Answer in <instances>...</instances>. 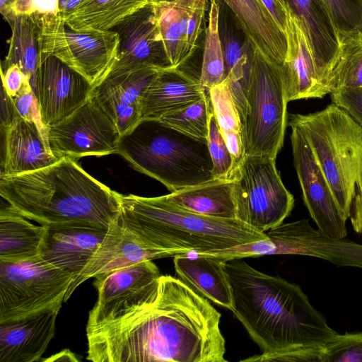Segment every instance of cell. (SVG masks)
Returning a JSON list of instances; mask_svg holds the SVG:
<instances>
[{
    "label": "cell",
    "instance_id": "6da1fadb",
    "mask_svg": "<svg viewBox=\"0 0 362 362\" xmlns=\"http://www.w3.org/2000/svg\"><path fill=\"white\" fill-rule=\"evenodd\" d=\"M221 313L178 277L162 275L156 293L86 328L93 362H226Z\"/></svg>",
    "mask_w": 362,
    "mask_h": 362
},
{
    "label": "cell",
    "instance_id": "7a4b0ae2",
    "mask_svg": "<svg viewBox=\"0 0 362 362\" xmlns=\"http://www.w3.org/2000/svg\"><path fill=\"white\" fill-rule=\"evenodd\" d=\"M235 318L262 353L245 362H320L337 332L300 286L260 272L242 259L225 262Z\"/></svg>",
    "mask_w": 362,
    "mask_h": 362
},
{
    "label": "cell",
    "instance_id": "3957f363",
    "mask_svg": "<svg viewBox=\"0 0 362 362\" xmlns=\"http://www.w3.org/2000/svg\"><path fill=\"white\" fill-rule=\"evenodd\" d=\"M0 195L17 213L45 227L108 230L119 214V194L67 157L37 170L1 175Z\"/></svg>",
    "mask_w": 362,
    "mask_h": 362
},
{
    "label": "cell",
    "instance_id": "277c9868",
    "mask_svg": "<svg viewBox=\"0 0 362 362\" xmlns=\"http://www.w3.org/2000/svg\"><path fill=\"white\" fill-rule=\"evenodd\" d=\"M121 223L148 245L176 255L202 253L265 239V233L238 219L204 216L165 197L119 194Z\"/></svg>",
    "mask_w": 362,
    "mask_h": 362
},
{
    "label": "cell",
    "instance_id": "5b68a950",
    "mask_svg": "<svg viewBox=\"0 0 362 362\" xmlns=\"http://www.w3.org/2000/svg\"><path fill=\"white\" fill-rule=\"evenodd\" d=\"M117 153L171 192L215 178L207 139L182 132L156 119H142L121 135Z\"/></svg>",
    "mask_w": 362,
    "mask_h": 362
},
{
    "label": "cell",
    "instance_id": "8992f818",
    "mask_svg": "<svg viewBox=\"0 0 362 362\" xmlns=\"http://www.w3.org/2000/svg\"><path fill=\"white\" fill-rule=\"evenodd\" d=\"M310 145L329 185L341 218L346 221L356 187L362 181V127L343 108L331 103L307 115H288Z\"/></svg>",
    "mask_w": 362,
    "mask_h": 362
},
{
    "label": "cell",
    "instance_id": "52a82bcc",
    "mask_svg": "<svg viewBox=\"0 0 362 362\" xmlns=\"http://www.w3.org/2000/svg\"><path fill=\"white\" fill-rule=\"evenodd\" d=\"M281 66L252 47L247 109L242 127L245 155L276 158L288 123Z\"/></svg>",
    "mask_w": 362,
    "mask_h": 362
},
{
    "label": "cell",
    "instance_id": "ba28073f",
    "mask_svg": "<svg viewBox=\"0 0 362 362\" xmlns=\"http://www.w3.org/2000/svg\"><path fill=\"white\" fill-rule=\"evenodd\" d=\"M275 160L245 155L233 177L236 219L261 233L282 223L294 206Z\"/></svg>",
    "mask_w": 362,
    "mask_h": 362
},
{
    "label": "cell",
    "instance_id": "9c48e42d",
    "mask_svg": "<svg viewBox=\"0 0 362 362\" xmlns=\"http://www.w3.org/2000/svg\"><path fill=\"white\" fill-rule=\"evenodd\" d=\"M74 276L37 257L0 261V322L62 304Z\"/></svg>",
    "mask_w": 362,
    "mask_h": 362
},
{
    "label": "cell",
    "instance_id": "30bf717a",
    "mask_svg": "<svg viewBox=\"0 0 362 362\" xmlns=\"http://www.w3.org/2000/svg\"><path fill=\"white\" fill-rule=\"evenodd\" d=\"M41 55L52 54L85 76L95 86L110 70L119 45L116 32L76 31L59 15H37ZM40 55V56H41Z\"/></svg>",
    "mask_w": 362,
    "mask_h": 362
},
{
    "label": "cell",
    "instance_id": "8fae6325",
    "mask_svg": "<svg viewBox=\"0 0 362 362\" xmlns=\"http://www.w3.org/2000/svg\"><path fill=\"white\" fill-rule=\"evenodd\" d=\"M120 136L114 122L91 95L69 117L47 128L49 150L59 159L117 153Z\"/></svg>",
    "mask_w": 362,
    "mask_h": 362
},
{
    "label": "cell",
    "instance_id": "7c38bea8",
    "mask_svg": "<svg viewBox=\"0 0 362 362\" xmlns=\"http://www.w3.org/2000/svg\"><path fill=\"white\" fill-rule=\"evenodd\" d=\"M162 274L152 260H146L94 277L98 299L88 314L86 328L109 321L154 295Z\"/></svg>",
    "mask_w": 362,
    "mask_h": 362
},
{
    "label": "cell",
    "instance_id": "4fadbf2b",
    "mask_svg": "<svg viewBox=\"0 0 362 362\" xmlns=\"http://www.w3.org/2000/svg\"><path fill=\"white\" fill-rule=\"evenodd\" d=\"M32 87L47 129L82 106L90 97L94 86L79 72L48 54L40 56Z\"/></svg>",
    "mask_w": 362,
    "mask_h": 362
},
{
    "label": "cell",
    "instance_id": "5bb4252c",
    "mask_svg": "<svg viewBox=\"0 0 362 362\" xmlns=\"http://www.w3.org/2000/svg\"><path fill=\"white\" fill-rule=\"evenodd\" d=\"M265 233V239L199 254L224 261L272 255H305L327 261L335 251L334 240L313 228L308 219L282 223Z\"/></svg>",
    "mask_w": 362,
    "mask_h": 362
},
{
    "label": "cell",
    "instance_id": "9a60e30c",
    "mask_svg": "<svg viewBox=\"0 0 362 362\" xmlns=\"http://www.w3.org/2000/svg\"><path fill=\"white\" fill-rule=\"evenodd\" d=\"M291 129L293 164L305 205L322 233L334 239L346 238V221L338 211L324 173L302 132L295 127Z\"/></svg>",
    "mask_w": 362,
    "mask_h": 362
},
{
    "label": "cell",
    "instance_id": "2e32d148",
    "mask_svg": "<svg viewBox=\"0 0 362 362\" xmlns=\"http://www.w3.org/2000/svg\"><path fill=\"white\" fill-rule=\"evenodd\" d=\"M111 30L117 33L119 45L116 57L105 76L144 67H172L151 4L124 18Z\"/></svg>",
    "mask_w": 362,
    "mask_h": 362
},
{
    "label": "cell",
    "instance_id": "e0dca14e",
    "mask_svg": "<svg viewBox=\"0 0 362 362\" xmlns=\"http://www.w3.org/2000/svg\"><path fill=\"white\" fill-rule=\"evenodd\" d=\"M151 4L171 66L180 67L204 42L209 0H173Z\"/></svg>",
    "mask_w": 362,
    "mask_h": 362
},
{
    "label": "cell",
    "instance_id": "ac0fdd59",
    "mask_svg": "<svg viewBox=\"0 0 362 362\" xmlns=\"http://www.w3.org/2000/svg\"><path fill=\"white\" fill-rule=\"evenodd\" d=\"M175 255L173 252L152 247L146 244L121 223L118 215L83 270L70 284L64 302L67 301L80 284L90 278L146 260Z\"/></svg>",
    "mask_w": 362,
    "mask_h": 362
},
{
    "label": "cell",
    "instance_id": "d6986e66",
    "mask_svg": "<svg viewBox=\"0 0 362 362\" xmlns=\"http://www.w3.org/2000/svg\"><path fill=\"white\" fill-rule=\"evenodd\" d=\"M158 69L141 68L105 76L91 96L112 119L121 135L141 120V100Z\"/></svg>",
    "mask_w": 362,
    "mask_h": 362
},
{
    "label": "cell",
    "instance_id": "ffe728a7",
    "mask_svg": "<svg viewBox=\"0 0 362 362\" xmlns=\"http://www.w3.org/2000/svg\"><path fill=\"white\" fill-rule=\"evenodd\" d=\"M62 304L0 322V362H39L54 336Z\"/></svg>",
    "mask_w": 362,
    "mask_h": 362
},
{
    "label": "cell",
    "instance_id": "44dd1931",
    "mask_svg": "<svg viewBox=\"0 0 362 362\" xmlns=\"http://www.w3.org/2000/svg\"><path fill=\"white\" fill-rule=\"evenodd\" d=\"M286 7L287 54L281 69L287 100L322 98L328 93L319 78L308 39L297 16L286 4Z\"/></svg>",
    "mask_w": 362,
    "mask_h": 362
},
{
    "label": "cell",
    "instance_id": "7402d4cb",
    "mask_svg": "<svg viewBox=\"0 0 362 362\" xmlns=\"http://www.w3.org/2000/svg\"><path fill=\"white\" fill-rule=\"evenodd\" d=\"M107 230L82 227H45L39 256L75 279L99 247Z\"/></svg>",
    "mask_w": 362,
    "mask_h": 362
},
{
    "label": "cell",
    "instance_id": "603a6c76",
    "mask_svg": "<svg viewBox=\"0 0 362 362\" xmlns=\"http://www.w3.org/2000/svg\"><path fill=\"white\" fill-rule=\"evenodd\" d=\"M3 129L5 153L1 175L37 170L59 160L49 150L46 132L36 122L25 119L16 111L11 123Z\"/></svg>",
    "mask_w": 362,
    "mask_h": 362
},
{
    "label": "cell",
    "instance_id": "cb8c5ba5",
    "mask_svg": "<svg viewBox=\"0 0 362 362\" xmlns=\"http://www.w3.org/2000/svg\"><path fill=\"white\" fill-rule=\"evenodd\" d=\"M232 13L250 46L269 61L282 66L287 54V41L260 0H220Z\"/></svg>",
    "mask_w": 362,
    "mask_h": 362
},
{
    "label": "cell",
    "instance_id": "d4e9b609",
    "mask_svg": "<svg viewBox=\"0 0 362 362\" xmlns=\"http://www.w3.org/2000/svg\"><path fill=\"white\" fill-rule=\"evenodd\" d=\"M207 90L199 78L180 67L158 69L141 98V119H158L169 112L202 98Z\"/></svg>",
    "mask_w": 362,
    "mask_h": 362
},
{
    "label": "cell",
    "instance_id": "484cf974",
    "mask_svg": "<svg viewBox=\"0 0 362 362\" xmlns=\"http://www.w3.org/2000/svg\"><path fill=\"white\" fill-rule=\"evenodd\" d=\"M298 18L308 39L319 78L326 88L336 59L340 36L322 0H284Z\"/></svg>",
    "mask_w": 362,
    "mask_h": 362
},
{
    "label": "cell",
    "instance_id": "4316f807",
    "mask_svg": "<svg viewBox=\"0 0 362 362\" xmlns=\"http://www.w3.org/2000/svg\"><path fill=\"white\" fill-rule=\"evenodd\" d=\"M226 262L199 253L177 255L173 259L178 278L208 300L233 312L232 289L224 269Z\"/></svg>",
    "mask_w": 362,
    "mask_h": 362
},
{
    "label": "cell",
    "instance_id": "83f0119b",
    "mask_svg": "<svg viewBox=\"0 0 362 362\" xmlns=\"http://www.w3.org/2000/svg\"><path fill=\"white\" fill-rule=\"evenodd\" d=\"M173 204L207 217L236 219L234 179H214L165 195Z\"/></svg>",
    "mask_w": 362,
    "mask_h": 362
},
{
    "label": "cell",
    "instance_id": "f1b7e54d",
    "mask_svg": "<svg viewBox=\"0 0 362 362\" xmlns=\"http://www.w3.org/2000/svg\"><path fill=\"white\" fill-rule=\"evenodd\" d=\"M28 220L9 205L1 209L0 261H23L39 255L45 227Z\"/></svg>",
    "mask_w": 362,
    "mask_h": 362
},
{
    "label": "cell",
    "instance_id": "f546056e",
    "mask_svg": "<svg viewBox=\"0 0 362 362\" xmlns=\"http://www.w3.org/2000/svg\"><path fill=\"white\" fill-rule=\"evenodd\" d=\"M6 21L11 28L8 54L1 69L18 66L29 78L31 86L40 62V25L37 15H19Z\"/></svg>",
    "mask_w": 362,
    "mask_h": 362
},
{
    "label": "cell",
    "instance_id": "4dcf8cb0",
    "mask_svg": "<svg viewBox=\"0 0 362 362\" xmlns=\"http://www.w3.org/2000/svg\"><path fill=\"white\" fill-rule=\"evenodd\" d=\"M150 0H83L64 21L76 31L109 30Z\"/></svg>",
    "mask_w": 362,
    "mask_h": 362
},
{
    "label": "cell",
    "instance_id": "1f68e13d",
    "mask_svg": "<svg viewBox=\"0 0 362 362\" xmlns=\"http://www.w3.org/2000/svg\"><path fill=\"white\" fill-rule=\"evenodd\" d=\"M327 86L329 94L342 88H362V32L340 37Z\"/></svg>",
    "mask_w": 362,
    "mask_h": 362
},
{
    "label": "cell",
    "instance_id": "d6a6232c",
    "mask_svg": "<svg viewBox=\"0 0 362 362\" xmlns=\"http://www.w3.org/2000/svg\"><path fill=\"white\" fill-rule=\"evenodd\" d=\"M208 23L204 42V52L199 81L209 89L225 79L224 57L219 35V0H209Z\"/></svg>",
    "mask_w": 362,
    "mask_h": 362
},
{
    "label": "cell",
    "instance_id": "836d02e7",
    "mask_svg": "<svg viewBox=\"0 0 362 362\" xmlns=\"http://www.w3.org/2000/svg\"><path fill=\"white\" fill-rule=\"evenodd\" d=\"M219 35L223 48L225 78L237 64L249 60L252 47L238 26L232 13L219 0Z\"/></svg>",
    "mask_w": 362,
    "mask_h": 362
},
{
    "label": "cell",
    "instance_id": "e575fe53",
    "mask_svg": "<svg viewBox=\"0 0 362 362\" xmlns=\"http://www.w3.org/2000/svg\"><path fill=\"white\" fill-rule=\"evenodd\" d=\"M212 110L209 93L180 109L163 115L159 120L190 136L206 139Z\"/></svg>",
    "mask_w": 362,
    "mask_h": 362
},
{
    "label": "cell",
    "instance_id": "d590c367",
    "mask_svg": "<svg viewBox=\"0 0 362 362\" xmlns=\"http://www.w3.org/2000/svg\"><path fill=\"white\" fill-rule=\"evenodd\" d=\"M213 113L221 133H242L239 115L226 81L208 90Z\"/></svg>",
    "mask_w": 362,
    "mask_h": 362
},
{
    "label": "cell",
    "instance_id": "8d00e7d4",
    "mask_svg": "<svg viewBox=\"0 0 362 362\" xmlns=\"http://www.w3.org/2000/svg\"><path fill=\"white\" fill-rule=\"evenodd\" d=\"M206 139L213 162V173L215 178L233 179L237 168L212 110L209 117V134Z\"/></svg>",
    "mask_w": 362,
    "mask_h": 362
},
{
    "label": "cell",
    "instance_id": "74e56055",
    "mask_svg": "<svg viewBox=\"0 0 362 362\" xmlns=\"http://www.w3.org/2000/svg\"><path fill=\"white\" fill-rule=\"evenodd\" d=\"M320 362H362V332L337 334L323 346Z\"/></svg>",
    "mask_w": 362,
    "mask_h": 362
},
{
    "label": "cell",
    "instance_id": "f35d334b",
    "mask_svg": "<svg viewBox=\"0 0 362 362\" xmlns=\"http://www.w3.org/2000/svg\"><path fill=\"white\" fill-rule=\"evenodd\" d=\"M340 36L362 32V0H322Z\"/></svg>",
    "mask_w": 362,
    "mask_h": 362
},
{
    "label": "cell",
    "instance_id": "ab89813d",
    "mask_svg": "<svg viewBox=\"0 0 362 362\" xmlns=\"http://www.w3.org/2000/svg\"><path fill=\"white\" fill-rule=\"evenodd\" d=\"M249 72L250 59L235 66L224 79L235 103L241 127H243L246 114Z\"/></svg>",
    "mask_w": 362,
    "mask_h": 362
},
{
    "label": "cell",
    "instance_id": "60d3db41",
    "mask_svg": "<svg viewBox=\"0 0 362 362\" xmlns=\"http://www.w3.org/2000/svg\"><path fill=\"white\" fill-rule=\"evenodd\" d=\"M11 100L21 117L36 122L47 134V129L42 122L38 102L29 79L25 81L21 89Z\"/></svg>",
    "mask_w": 362,
    "mask_h": 362
},
{
    "label": "cell",
    "instance_id": "b9f144b4",
    "mask_svg": "<svg viewBox=\"0 0 362 362\" xmlns=\"http://www.w3.org/2000/svg\"><path fill=\"white\" fill-rule=\"evenodd\" d=\"M32 14L59 15V0H17L3 17Z\"/></svg>",
    "mask_w": 362,
    "mask_h": 362
},
{
    "label": "cell",
    "instance_id": "7bdbcfd3",
    "mask_svg": "<svg viewBox=\"0 0 362 362\" xmlns=\"http://www.w3.org/2000/svg\"><path fill=\"white\" fill-rule=\"evenodd\" d=\"M330 94L332 103L345 110L362 127V88H342Z\"/></svg>",
    "mask_w": 362,
    "mask_h": 362
},
{
    "label": "cell",
    "instance_id": "ee69618b",
    "mask_svg": "<svg viewBox=\"0 0 362 362\" xmlns=\"http://www.w3.org/2000/svg\"><path fill=\"white\" fill-rule=\"evenodd\" d=\"M1 76L2 88L11 98L14 97L21 89L25 81L29 79L16 64L1 69Z\"/></svg>",
    "mask_w": 362,
    "mask_h": 362
},
{
    "label": "cell",
    "instance_id": "f6af8a7d",
    "mask_svg": "<svg viewBox=\"0 0 362 362\" xmlns=\"http://www.w3.org/2000/svg\"><path fill=\"white\" fill-rule=\"evenodd\" d=\"M279 28L284 32L286 25V7L284 0H260Z\"/></svg>",
    "mask_w": 362,
    "mask_h": 362
},
{
    "label": "cell",
    "instance_id": "bcb514c9",
    "mask_svg": "<svg viewBox=\"0 0 362 362\" xmlns=\"http://www.w3.org/2000/svg\"><path fill=\"white\" fill-rule=\"evenodd\" d=\"M349 218L354 231L362 235V181L356 187Z\"/></svg>",
    "mask_w": 362,
    "mask_h": 362
},
{
    "label": "cell",
    "instance_id": "7dc6e473",
    "mask_svg": "<svg viewBox=\"0 0 362 362\" xmlns=\"http://www.w3.org/2000/svg\"><path fill=\"white\" fill-rule=\"evenodd\" d=\"M16 114L11 98L8 96L4 89L1 90V123L2 128L9 125Z\"/></svg>",
    "mask_w": 362,
    "mask_h": 362
},
{
    "label": "cell",
    "instance_id": "c3c4849f",
    "mask_svg": "<svg viewBox=\"0 0 362 362\" xmlns=\"http://www.w3.org/2000/svg\"><path fill=\"white\" fill-rule=\"evenodd\" d=\"M41 361L45 362H62V361H79L77 356L69 349H64L47 358L41 359Z\"/></svg>",
    "mask_w": 362,
    "mask_h": 362
},
{
    "label": "cell",
    "instance_id": "681fc988",
    "mask_svg": "<svg viewBox=\"0 0 362 362\" xmlns=\"http://www.w3.org/2000/svg\"><path fill=\"white\" fill-rule=\"evenodd\" d=\"M83 1V0H59V16L64 20Z\"/></svg>",
    "mask_w": 362,
    "mask_h": 362
},
{
    "label": "cell",
    "instance_id": "f907efd6",
    "mask_svg": "<svg viewBox=\"0 0 362 362\" xmlns=\"http://www.w3.org/2000/svg\"><path fill=\"white\" fill-rule=\"evenodd\" d=\"M17 0H0V12L4 16Z\"/></svg>",
    "mask_w": 362,
    "mask_h": 362
},
{
    "label": "cell",
    "instance_id": "816d5d0a",
    "mask_svg": "<svg viewBox=\"0 0 362 362\" xmlns=\"http://www.w3.org/2000/svg\"><path fill=\"white\" fill-rule=\"evenodd\" d=\"M170 1H173V0H150V4Z\"/></svg>",
    "mask_w": 362,
    "mask_h": 362
}]
</instances>
